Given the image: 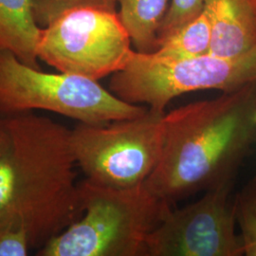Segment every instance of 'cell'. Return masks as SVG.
Listing matches in <instances>:
<instances>
[{
  "label": "cell",
  "instance_id": "cell-16",
  "mask_svg": "<svg viewBox=\"0 0 256 256\" xmlns=\"http://www.w3.org/2000/svg\"><path fill=\"white\" fill-rule=\"evenodd\" d=\"M32 248L26 230L0 228V256H26Z\"/></svg>",
  "mask_w": 256,
  "mask_h": 256
},
{
  "label": "cell",
  "instance_id": "cell-18",
  "mask_svg": "<svg viewBox=\"0 0 256 256\" xmlns=\"http://www.w3.org/2000/svg\"><path fill=\"white\" fill-rule=\"evenodd\" d=\"M3 133H4V126H3V120L0 118V142L3 138Z\"/></svg>",
  "mask_w": 256,
  "mask_h": 256
},
{
  "label": "cell",
  "instance_id": "cell-17",
  "mask_svg": "<svg viewBox=\"0 0 256 256\" xmlns=\"http://www.w3.org/2000/svg\"><path fill=\"white\" fill-rule=\"evenodd\" d=\"M247 1L248 3L250 4L252 10H254V14H256V0H247Z\"/></svg>",
  "mask_w": 256,
  "mask_h": 256
},
{
  "label": "cell",
  "instance_id": "cell-1",
  "mask_svg": "<svg viewBox=\"0 0 256 256\" xmlns=\"http://www.w3.org/2000/svg\"><path fill=\"white\" fill-rule=\"evenodd\" d=\"M0 142V228L41 248L82 214L72 130L25 112L6 116Z\"/></svg>",
  "mask_w": 256,
  "mask_h": 256
},
{
  "label": "cell",
  "instance_id": "cell-2",
  "mask_svg": "<svg viewBox=\"0 0 256 256\" xmlns=\"http://www.w3.org/2000/svg\"><path fill=\"white\" fill-rule=\"evenodd\" d=\"M256 140V81L165 113L160 158L147 188L174 205L234 182Z\"/></svg>",
  "mask_w": 256,
  "mask_h": 256
},
{
  "label": "cell",
  "instance_id": "cell-3",
  "mask_svg": "<svg viewBox=\"0 0 256 256\" xmlns=\"http://www.w3.org/2000/svg\"><path fill=\"white\" fill-rule=\"evenodd\" d=\"M81 216L38 248V256H146L148 236L173 205L146 184L112 188L78 184Z\"/></svg>",
  "mask_w": 256,
  "mask_h": 256
},
{
  "label": "cell",
  "instance_id": "cell-4",
  "mask_svg": "<svg viewBox=\"0 0 256 256\" xmlns=\"http://www.w3.org/2000/svg\"><path fill=\"white\" fill-rule=\"evenodd\" d=\"M36 110L99 124L136 118L148 106L120 99L96 80L60 72H44L10 52H0V114Z\"/></svg>",
  "mask_w": 256,
  "mask_h": 256
},
{
  "label": "cell",
  "instance_id": "cell-9",
  "mask_svg": "<svg viewBox=\"0 0 256 256\" xmlns=\"http://www.w3.org/2000/svg\"><path fill=\"white\" fill-rule=\"evenodd\" d=\"M210 18V54L232 57L256 46V16L247 0H206Z\"/></svg>",
  "mask_w": 256,
  "mask_h": 256
},
{
  "label": "cell",
  "instance_id": "cell-6",
  "mask_svg": "<svg viewBox=\"0 0 256 256\" xmlns=\"http://www.w3.org/2000/svg\"><path fill=\"white\" fill-rule=\"evenodd\" d=\"M165 111L106 124L79 122L70 133L76 164L92 182L112 188L144 184L160 158Z\"/></svg>",
  "mask_w": 256,
  "mask_h": 256
},
{
  "label": "cell",
  "instance_id": "cell-11",
  "mask_svg": "<svg viewBox=\"0 0 256 256\" xmlns=\"http://www.w3.org/2000/svg\"><path fill=\"white\" fill-rule=\"evenodd\" d=\"M171 0H118L120 18L138 52L152 54Z\"/></svg>",
  "mask_w": 256,
  "mask_h": 256
},
{
  "label": "cell",
  "instance_id": "cell-10",
  "mask_svg": "<svg viewBox=\"0 0 256 256\" xmlns=\"http://www.w3.org/2000/svg\"><path fill=\"white\" fill-rule=\"evenodd\" d=\"M42 30L32 0H0V52H10L39 68L37 50Z\"/></svg>",
  "mask_w": 256,
  "mask_h": 256
},
{
  "label": "cell",
  "instance_id": "cell-8",
  "mask_svg": "<svg viewBox=\"0 0 256 256\" xmlns=\"http://www.w3.org/2000/svg\"><path fill=\"white\" fill-rule=\"evenodd\" d=\"M234 182L206 190L198 200L172 209L146 239V256H241L236 232Z\"/></svg>",
  "mask_w": 256,
  "mask_h": 256
},
{
  "label": "cell",
  "instance_id": "cell-12",
  "mask_svg": "<svg viewBox=\"0 0 256 256\" xmlns=\"http://www.w3.org/2000/svg\"><path fill=\"white\" fill-rule=\"evenodd\" d=\"M212 30L208 12L203 10L196 18L158 43L154 54L165 59H185L210 52Z\"/></svg>",
  "mask_w": 256,
  "mask_h": 256
},
{
  "label": "cell",
  "instance_id": "cell-14",
  "mask_svg": "<svg viewBox=\"0 0 256 256\" xmlns=\"http://www.w3.org/2000/svg\"><path fill=\"white\" fill-rule=\"evenodd\" d=\"M38 24L42 28L66 12L80 8L116 10L118 0H32Z\"/></svg>",
  "mask_w": 256,
  "mask_h": 256
},
{
  "label": "cell",
  "instance_id": "cell-5",
  "mask_svg": "<svg viewBox=\"0 0 256 256\" xmlns=\"http://www.w3.org/2000/svg\"><path fill=\"white\" fill-rule=\"evenodd\" d=\"M256 81V46L243 54H207L165 59L134 50L124 68L112 74L110 90L130 104L165 111L174 98L188 92H234Z\"/></svg>",
  "mask_w": 256,
  "mask_h": 256
},
{
  "label": "cell",
  "instance_id": "cell-15",
  "mask_svg": "<svg viewBox=\"0 0 256 256\" xmlns=\"http://www.w3.org/2000/svg\"><path fill=\"white\" fill-rule=\"evenodd\" d=\"M205 3L206 0H171L158 32V43L200 14Z\"/></svg>",
  "mask_w": 256,
  "mask_h": 256
},
{
  "label": "cell",
  "instance_id": "cell-13",
  "mask_svg": "<svg viewBox=\"0 0 256 256\" xmlns=\"http://www.w3.org/2000/svg\"><path fill=\"white\" fill-rule=\"evenodd\" d=\"M234 200L244 256H256V176L236 194Z\"/></svg>",
  "mask_w": 256,
  "mask_h": 256
},
{
  "label": "cell",
  "instance_id": "cell-7",
  "mask_svg": "<svg viewBox=\"0 0 256 256\" xmlns=\"http://www.w3.org/2000/svg\"><path fill=\"white\" fill-rule=\"evenodd\" d=\"M131 43L117 10L80 8L43 28L37 54L60 72L99 81L126 68Z\"/></svg>",
  "mask_w": 256,
  "mask_h": 256
}]
</instances>
